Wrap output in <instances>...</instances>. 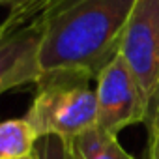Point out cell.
<instances>
[{"instance_id": "7a4b0ae2", "label": "cell", "mask_w": 159, "mask_h": 159, "mask_svg": "<svg viewBox=\"0 0 159 159\" xmlns=\"http://www.w3.org/2000/svg\"><path fill=\"white\" fill-rule=\"evenodd\" d=\"M90 79L75 73H43L25 120L39 137L75 139L98 125V98Z\"/></svg>"}, {"instance_id": "277c9868", "label": "cell", "mask_w": 159, "mask_h": 159, "mask_svg": "<svg viewBox=\"0 0 159 159\" xmlns=\"http://www.w3.org/2000/svg\"><path fill=\"white\" fill-rule=\"evenodd\" d=\"M98 127L118 135L131 124L146 122L150 105L125 60L114 56L96 79Z\"/></svg>"}, {"instance_id": "8fae6325", "label": "cell", "mask_w": 159, "mask_h": 159, "mask_svg": "<svg viewBox=\"0 0 159 159\" xmlns=\"http://www.w3.org/2000/svg\"><path fill=\"white\" fill-rule=\"evenodd\" d=\"M10 28H11V26H10V25H8V23H6V21H4V23H2V25H0V36H2V34H4V32H6V30H10ZM15 28H17V26H15Z\"/></svg>"}, {"instance_id": "5b68a950", "label": "cell", "mask_w": 159, "mask_h": 159, "mask_svg": "<svg viewBox=\"0 0 159 159\" xmlns=\"http://www.w3.org/2000/svg\"><path fill=\"white\" fill-rule=\"evenodd\" d=\"M41 75L39 23L6 30L0 36V96L25 84H38Z\"/></svg>"}, {"instance_id": "7c38bea8", "label": "cell", "mask_w": 159, "mask_h": 159, "mask_svg": "<svg viewBox=\"0 0 159 159\" xmlns=\"http://www.w3.org/2000/svg\"><path fill=\"white\" fill-rule=\"evenodd\" d=\"M25 159H34V155H30V157H25Z\"/></svg>"}, {"instance_id": "ba28073f", "label": "cell", "mask_w": 159, "mask_h": 159, "mask_svg": "<svg viewBox=\"0 0 159 159\" xmlns=\"http://www.w3.org/2000/svg\"><path fill=\"white\" fill-rule=\"evenodd\" d=\"M49 2L51 0H0V6L10 8V15L6 23L11 28H15L36 21Z\"/></svg>"}, {"instance_id": "8992f818", "label": "cell", "mask_w": 159, "mask_h": 159, "mask_svg": "<svg viewBox=\"0 0 159 159\" xmlns=\"http://www.w3.org/2000/svg\"><path fill=\"white\" fill-rule=\"evenodd\" d=\"M71 146L77 159H135L122 148L118 135H112L98 125L71 139Z\"/></svg>"}, {"instance_id": "6da1fadb", "label": "cell", "mask_w": 159, "mask_h": 159, "mask_svg": "<svg viewBox=\"0 0 159 159\" xmlns=\"http://www.w3.org/2000/svg\"><path fill=\"white\" fill-rule=\"evenodd\" d=\"M137 0H51L36 19L41 28L43 73L98 79L120 52Z\"/></svg>"}, {"instance_id": "9c48e42d", "label": "cell", "mask_w": 159, "mask_h": 159, "mask_svg": "<svg viewBox=\"0 0 159 159\" xmlns=\"http://www.w3.org/2000/svg\"><path fill=\"white\" fill-rule=\"evenodd\" d=\"M32 155H34V159H77L71 140L58 137V135L39 137L34 146Z\"/></svg>"}, {"instance_id": "30bf717a", "label": "cell", "mask_w": 159, "mask_h": 159, "mask_svg": "<svg viewBox=\"0 0 159 159\" xmlns=\"http://www.w3.org/2000/svg\"><path fill=\"white\" fill-rule=\"evenodd\" d=\"M146 124H148V152H146V159H159V90L152 98Z\"/></svg>"}, {"instance_id": "3957f363", "label": "cell", "mask_w": 159, "mask_h": 159, "mask_svg": "<svg viewBox=\"0 0 159 159\" xmlns=\"http://www.w3.org/2000/svg\"><path fill=\"white\" fill-rule=\"evenodd\" d=\"M148 105L159 90V0H137L127 19L118 52Z\"/></svg>"}, {"instance_id": "52a82bcc", "label": "cell", "mask_w": 159, "mask_h": 159, "mask_svg": "<svg viewBox=\"0 0 159 159\" xmlns=\"http://www.w3.org/2000/svg\"><path fill=\"white\" fill-rule=\"evenodd\" d=\"M39 135L25 120L0 122V159H25L30 157Z\"/></svg>"}]
</instances>
